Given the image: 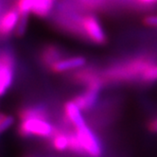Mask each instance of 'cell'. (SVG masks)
<instances>
[{
    "label": "cell",
    "instance_id": "1",
    "mask_svg": "<svg viewBox=\"0 0 157 157\" xmlns=\"http://www.w3.org/2000/svg\"><path fill=\"white\" fill-rule=\"evenodd\" d=\"M156 63L153 56L142 53L130 58L118 60L100 70L106 84L139 82L140 77L149 66Z\"/></svg>",
    "mask_w": 157,
    "mask_h": 157
},
{
    "label": "cell",
    "instance_id": "2",
    "mask_svg": "<svg viewBox=\"0 0 157 157\" xmlns=\"http://www.w3.org/2000/svg\"><path fill=\"white\" fill-rule=\"evenodd\" d=\"M17 69L16 55L10 48H0V98L12 88Z\"/></svg>",
    "mask_w": 157,
    "mask_h": 157
},
{
    "label": "cell",
    "instance_id": "3",
    "mask_svg": "<svg viewBox=\"0 0 157 157\" xmlns=\"http://www.w3.org/2000/svg\"><path fill=\"white\" fill-rule=\"evenodd\" d=\"M49 120L39 118H28L20 120L17 127V134L22 138H42L48 139L56 131Z\"/></svg>",
    "mask_w": 157,
    "mask_h": 157
},
{
    "label": "cell",
    "instance_id": "4",
    "mask_svg": "<svg viewBox=\"0 0 157 157\" xmlns=\"http://www.w3.org/2000/svg\"><path fill=\"white\" fill-rule=\"evenodd\" d=\"M70 80L76 84L98 91H101L105 86L100 70L94 66H82L78 70H74L70 74Z\"/></svg>",
    "mask_w": 157,
    "mask_h": 157
},
{
    "label": "cell",
    "instance_id": "5",
    "mask_svg": "<svg viewBox=\"0 0 157 157\" xmlns=\"http://www.w3.org/2000/svg\"><path fill=\"white\" fill-rule=\"evenodd\" d=\"M80 25L83 39L97 46H104L107 44V36L98 19L92 15L86 14L81 17Z\"/></svg>",
    "mask_w": 157,
    "mask_h": 157
},
{
    "label": "cell",
    "instance_id": "6",
    "mask_svg": "<svg viewBox=\"0 0 157 157\" xmlns=\"http://www.w3.org/2000/svg\"><path fill=\"white\" fill-rule=\"evenodd\" d=\"M77 136L80 140L82 147L88 157H102L103 147L97 134L87 124L74 128Z\"/></svg>",
    "mask_w": 157,
    "mask_h": 157
},
{
    "label": "cell",
    "instance_id": "7",
    "mask_svg": "<svg viewBox=\"0 0 157 157\" xmlns=\"http://www.w3.org/2000/svg\"><path fill=\"white\" fill-rule=\"evenodd\" d=\"M17 117L20 120L28 118L50 119V112L47 105L43 103H29L19 107Z\"/></svg>",
    "mask_w": 157,
    "mask_h": 157
},
{
    "label": "cell",
    "instance_id": "8",
    "mask_svg": "<svg viewBox=\"0 0 157 157\" xmlns=\"http://www.w3.org/2000/svg\"><path fill=\"white\" fill-rule=\"evenodd\" d=\"M64 57H66V52L64 51V49L55 44H44L41 48L39 54V60L41 64L47 67L48 69L53 63Z\"/></svg>",
    "mask_w": 157,
    "mask_h": 157
},
{
    "label": "cell",
    "instance_id": "9",
    "mask_svg": "<svg viewBox=\"0 0 157 157\" xmlns=\"http://www.w3.org/2000/svg\"><path fill=\"white\" fill-rule=\"evenodd\" d=\"M86 63V59L83 56H71V57H64L60 61L53 63L48 71L54 74L65 73L68 71H74L81 68Z\"/></svg>",
    "mask_w": 157,
    "mask_h": 157
},
{
    "label": "cell",
    "instance_id": "10",
    "mask_svg": "<svg viewBox=\"0 0 157 157\" xmlns=\"http://www.w3.org/2000/svg\"><path fill=\"white\" fill-rule=\"evenodd\" d=\"M63 122L65 127L78 128L86 124V121L82 115V111L73 102V100L66 101L63 104Z\"/></svg>",
    "mask_w": 157,
    "mask_h": 157
},
{
    "label": "cell",
    "instance_id": "11",
    "mask_svg": "<svg viewBox=\"0 0 157 157\" xmlns=\"http://www.w3.org/2000/svg\"><path fill=\"white\" fill-rule=\"evenodd\" d=\"M99 93L100 91L95 90V89H88L85 88V90L75 96L72 100L73 102L78 107L82 112H90L93 108L97 105L99 99Z\"/></svg>",
    "mask_w": 157,
    "mask_h": 157
},
{
    "label": "cell",
    "instance_id": "12",
    "mask_svg": "<svg viewBox=\"0 0 157 157\" xmlns=\"http://www.w3.org/2000/svg\"><path fill=\"white\" fill-rule=\"evenodd\" d=\"M20 19V14L16 9H12L6 12L0 17V36L7 37L15 30Z\"/></svg>",
    "mask_w": 157,
    "mask_h": 157
},
{
    "label": "cell",
    "instance_id": "13",
    "mask_svg": "<svg viewBox=\"0 0 157 157\" xmlns=\"http://www.w3.org/2000/svg\"><path fill=\"white\" fill-rule=\"evenodd\" d=\"M68 131L57 127L52 136L48 138V145L51 149L58 152L68 151Z\"/></svg>",
    "mask_w": 157,
    "mask_h": 157
},
{
    "label": "cell",
    "instance_id": "14",
    "mask_svg": "<svg viewBox=\"0 0 157 157\" xmlns=\"http://www.w3.org/2000/svg\"><path fill=\"white\" fill-rule=\"evenodd\" d=\"M31 13L39 17H46L53 8V0H31Z\"/></svg>",
    "mask_w": 157,
    "mask_h": 157
},
{
    "label": "cell",
    "instance_id": "15",
    "mask_svg": "<svg viewBox=\"0 0 157 157\" xmlns=\"http://www.w3.org/2000/svg\"><path fill=\"white\" fill-rule=\"evenodd\" d=\"M68 151L78 156H86L75 131H68Z\"/></svg>",
    "mask_w": 157,
    "mask_h": 157
},
{
    "label": "cell",
    "instance_id": "16",
    "mask_svg": "<svg viewBox=\"0 0 157 157\" xmlns=\"http://www.w3.org/2000/svg\"><path fill=\"white\" fill-rule=\"evenodd\" d=\"M157 82V62L149 66L145 72L140 77L138 83L142 84H151Z\"/></svg>",
    "mask_w": 157,
    "mask_h": 157
},
{
    "label": "cell",
    "instance_id": "17",
    "mask_svg": "<svg viewBox=\"0 0 157 157\" xmlns=\"http://www.w3.org/2000/svg\"><path fill=\"white\" fill-rule=\"evenodd\" d=\"M31 0H17L15 9L17 10L20 16H28V14L31 13Z\"/></svg>",
    "mask_w": 157,
    "mask_h": 157
},
{
    "label": "cell",
    "instance_id": "18",
    "mask_svg": "<svg viewBox=\"0 0 157 157\" xmlns=\"http://www.w3.org/2000/svg\"><path fill=\"white\" fill-rule=\"evenodd\" d=\"M14 123V117L0 113V134L7 131Z\"/></svg>",
    "mask_w": 157,
    "mask_h": 157
},
{
    "label": "cell",
    "instance_id": "19",
    "mask_svg": "<svg viewBox=\"0 0 157 157\" xmlns=\"http://www.w3.org/2000/svg\"><path fill=\"white\" fill-rule=\"evenodd\" d=\"M27 23H28V16H20L18 24L14 30V34L16 37H22L25 34L27 29Z\"/></svg>",
    "mask_w": 157,
    "mask_h": 157
},
{
    "label": "cell",
    "instance_id": "20",
    "mask_svg": "<svg viewBox=\"0 0 157 157\" xmlns=\"http://www.w3.org/2000/svg\"><path fill=\"white\" fill-rule=\"evenodd\" d=\"M143 24L147 27H157V15H149L143 19Z\"/></svg>",
    "mask_w": 157,
    "mask_h": 157
},
{
    "label": "cell",
    "instance_id": "21",
    "mask_svg": "<svg viewBox=\"0 0 157 157\" xmlns=\"http://www.w3.org/2000/svg\"><path fill=\"white\" fill-rule=\"evenodd\" d=\"M147 128L151 132H157V117L150 120L147 124Z\"/></svg>",
    "mask_w": 157,
    "mask_h": 157
},
{
    "label": "cell",
    "instance_id": "22",
    "mask_svg": "<svg viewBox=\"0 0 157 157\" xmlns=\"http://www.w3.org/2000/svg\"><path fill=\"white\" fill-rule=\"evenodd\" d=\"M136 1L141 4V5H145V6H149V5H153L157 3V0H136Z\"/></svg>",
    "mask_w": 157,
    "mask_h": 157
},
{
    "label": "cell",
    "instance_id": "23",
    "mask_svg": "<svg viewBox=\"0 0 157 157\" xmlns=\"http://www.w3.org/2000/svg\"><path fill=\"white\" fill-rule=\"evenodd\" d=\"M23 157H36V156L32 155V154H26V155H24Z\"/></svg>",
    "mask_w": 157,
    "mask_h": 157
}]
</instances>
